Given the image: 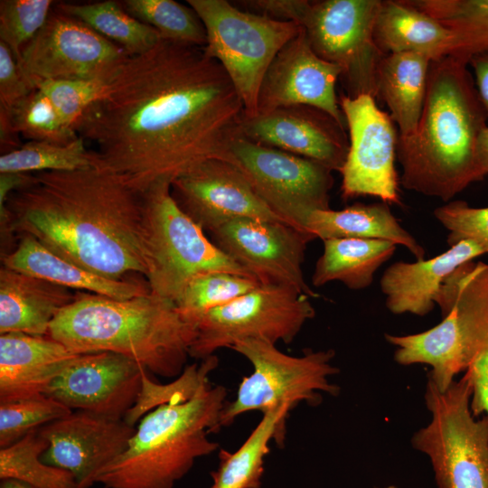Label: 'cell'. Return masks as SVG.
Listing matches in <instances>:
<instances>
[{"instance_id": "cell-15", "label": "cell", "mask_w": 488, "mask_h": 488, "mask_svg": "<svg viewBox=\"0 0 488 488\" xmlns=\"http://www.w3.org/2000/svg\"><path fill=\"white\" fill-rule=\"evenodd\" d=\"M211 241L263 285L290 287L310 298L319 295L306 283L303 263L314 238L281 221L239 219L210 232Z\"/></svg>"}, {"instance_id": "cell-2", "label": "cell", "mask_w": 488, "mask_h": 488, "mask_svg": "<svg viewBox=\"0 0 488 488\" xmlns=\"http://www.w3.org/2000/svg\"><path fill=\"white\" fill-rule=\"evenodd\" d=\"M1 255L33 237L58 256L113 280L146 274L144 197L100 165L32 174L0 202Z\"/></svg>"}, {"instance_id": "cell-26", "label": "cell", "mask_w": 488, "mask_h": 488, "mask_svg": "<svg viewBox=\"0 0 488 488\" xmlns=\"http://www.w3.org/2000/svg\"><path fill=\"white\" fill-rule=\"evenodd\" d=\"M305 230L315 239L355 238L391 241L405 247L417 260L424 259V248L393 215L389 203H355L334 211L317 210L306 219Z\"/></svg>"}, {"instance_id": "cell-44", "label": "cell", "mask_w": 488, "mask_h": 488, "mask_svg": "<svg viewBox=\"0 0 488 488\" xmlns=\"http://www.w3.org/2000/svg\"><path fill=\"white\" fill-rule=\"evenodd\" d=\"M308 2L307 0H248L237 3L245 6L248 11L282 22L295 23L300 26Z\"/></svg>"}, {"instance_id": "cell-37", "label": "cell", "mask_w": 488, "mask_h": 488, "mask_svg": "<svg viewBox=\"0 0 488 488\" xmlns=\"http://www.w3.org/2000/svg\"><path fill=\"white\" fill-rule=\"evenodd\" d=\"M219 363L214 354L184 368L175 380L161 384L155 382L144 371L142 383L135 405L127 411L124 421L136 427V423L144 416L159 406L170 403H182L192 398L203 386L210 383L209 375Z\"/></svg>"}, {"instance_id": "cell-34", "label": "cell", "mask_w": 488, "mask_h": 488, "mask_svg": "<svg viewBox=\"0 0 488 488\" xmlns=\"http://www.w3.org/2000/svg\"><path fill=\"white\" fill-rule=\"evenodd\" d=\"M48 446L35 428L13 445L0 448L1 480H16L33 488H77L70 472L42 461Z\"/></svg>"}, {"instance_id": "cell-36", "label": "cell", "mask_w": 488, "mask_h": 488, "mask_svg": "<svg viewBox=\"0 0 488 488\" xmlns=\"http://www.w3.org/2000/svg\"><path fill=\"white\" fill-rule=\"evenodd\" d=\"M125 10L155 29L163 40L204 47L206 31L191 6L174 0H125Z\"/></svg>"}, {"instance_id": "cell-17", "label": "cell", "mask_w": 488, "mask_h": 488, "mask_svg": "<svg viewBox=\"0 0 488 488\" xmlns=\"http://www.w3.org/2000/svg\"><path fill=\"white\" fill-rule=\"evenodd\" d=\"M144 371L138 362L118 353L79 354L44 395L71 410L121 420L136 401Z\"/></svg>"}, {"instance_id": "cell-13", "label": "cell", "mask_w": 488, "mask_h": 488, "mask_svg": "<svg viewBox=\"0 0 488 488\" xmlns=\"http://www.w3.org/2000/svg\"><path fill=\"white\" fill-rule=\"evenodd\" d=\"M128 57L122 47L53 6L17 64L35 89L44 80L109 81Z\"/></svg>"}, {"instance_id": "cell-5", "label": "cell", "mask_w": 488, "mask_h": 488, "mask_svg": "<svg viewBox=\"0 0 488 488\" xmlns=\"http://www.w3.org/2000/svg\"><path fill=\"white\" fill-rule=\"evenodd\" d=\"M227 390L211 383L189 400L159 406L140 419L127 449L96 477L105 488H174L194 462L219 448Z\"/></svg>"}, {"instance_id": "cell-48", "label": "cell", "mask_w": 488, "mask_h": 488, "mask_svg": "<svg viewBox=\"0 0 488 488\" xmlns=\"http://www.w3.org/2000/svg\"><path fill=\"white\" fill-rule=\"evenodd\" d=\"M377 488H399V487L394 485V484H389V485H386V486H383V487H377Z\"/></svg>"}, {"instance_id": "cell-24", "label": "cell", "mask_w": 488, "mask_h": 488, "mask_svg": "<svg viewBox=\"0 0 488 488\" xmlns=\"http://www.w3.org/2000/svg\"><path fill=\"white\" fill-rule=\"evenodd\" d=\"M4 267L67 287L117 299L150 293L146 280L103 277L58 256L33 237L17 238L15 248L1 256Z\"/></svg>"}, {"instance_id": "cell-42", "label": "cell", "mask_w": 488, "mask_h": 488, "mask_svg": "<svg viewBox=\"0 0 488 488\" xmlns=\"http://www.w3.org/2000/svg\"><path fill=\"white\" fill-rule=\"evenodd\" d=\"M33 89L10 49L0 42V110H10Z\"/></svg>"}, {"instance_id": "cell-31", "label": "cell", "mask_w": 488, "mask_h": 488, "mask_svg": "<svg viewBox=\"0 0 488 488\" xmlns=\"http://www.w3.org/2000/svg\"><path fill=\"white\" fill-rule=\"evenodd\" d=\"M54 7L119 45L129 56L142 54L162 40L155 29L129 14L121 2L59 3Z\"/></svg>"}, {"instance_id": "cell-6", "label": "cell", "mask_w": 488, "mask_h": 488, "mask_svg": "<svg viewBox=\"0 0 488 488\" xmlns=\"http://www.w3.org/2000/svg\"><path fill=\"white\" fill-rule=\"evenodd\" d=\"M171 183L159 180L143 192L145 278L150 293L175 303L189 281L202 273L223 271L255 278L181 210Z\"/></svg>"}, {"instance_id": "cell-14", "label": "cell", "mask_w": 488, "mask_h": 488, "mask_svg": "<svg viewBox=\"0 0 488 488\" xmlns=\"http://www.w3.org/2000/svg\"><path fill=\"white\" fill-rule=\"evenodd\" d=\"M339 104L349 136L348 153L340 170L343 198L370 195L399 203L400 183L395 168L399 134L389 114L369 94L343 95Z\"/></svg>"}, {"instance_id": "cell-20", "label": "cell", "mask_w": 488, "mask_h": 488, "mask_svg": "<svg viewBox=\"0 0 488 488\" xmlns=\"http://www.w3.org/2000/svg\"><path fill=\"white\" fill-rule=\"evenodd\" d=\"M346 130L319 108L291 106L244 117L240 136L340 172L349 149Z\"/></svg>"}, {"instance_id": "cell-41", "label": "cell", "mask_w": 488, "mask_h": 488, "mask_svg": "<svg viewBox=\"0 0 488 488\" xmlns=\"http://www.w3.org/2000/svg\"><path fill=\"white\" fill-rule=\"evenodd\" d=\"M435 218L448 230L450 246L472 240L488 254V207H472L464 201H450L434 211Z\"/></svg>"}, {"instance_id": "cell-19", "label": "cell", "mask_w": 488, "mask_h": 488, "mask_svg": "<svg viewBox=\"0 0 488 488\" xmlns=\"http://www.w3.org/2000/svg\"><path fill=\"white\" fill-rule=\"evenodd\" d=\"M339 66L319 57L303 31L275 56L262 80L257 114L278 108L310 106L319 108L346 128L336 95Z\"/></svg>"}, {"instance_id": "cell-33", "label": "cell", "mask_w": 488, "mask_h": 488, "mask_svg": "<svg viewBox=\"0 0 488 488\" xmlns=\"http://www.w3.org/2000/svg\"><path fill=\"white\" fill-rule=\"evenodd\" d=\"M100 165L81 138L66 143L29 141L0 156V174L73 171Z\"/></svg>"}, {"instance_id": "cell-46", "label": "cell", "mask_w": 488, "mask_h": 488, "mask_svg": "<svg viewBox=\"0 0 488 488\" xmlns=\"http://www.w3.org/2000/svg\"><path fill=\"white\" fill-rule=\"evenodd\" d=\"M476 162L481 179L488 175V126L481 132L476 146Z\"/></svg>"}, {"instance_id": "cell-35", "label": "cell", "mask_w": 488, "mask_h": 488, "mask_svg": "<svg viewBox=\"0 0 488 488\" xmlns=\"http://www.w3.org/2000/svg\"><path fill=\"white\" fill-rule=\"evenodd\" d=\"M259 285L255 278L234 273L206 272L191 279L174 304L183 318L198 325L211 310L233 301Z\"/></svg>"}, {"instance_id": "cell-4", "label": "cell", "mask_w": 488, "mask_h": 488, "mask_svg": "<svg viewBox=\"0 0 488 488\" xmlns=\"http://www.w3.org/2000/svg\"><path fill=\"white\" fill-rule=\"evenodd\" d=\"M48 336L74 353L111 352L173 378L186 367L197 325L183 317L174 302L151 293L117 299L78 292L52 321Z\"/></svg>"}, {"instance_id": "cell-23", "label": "cell", "mask_w": 488, "mask_h": 488, "mask_svg": "<svg viewBox=\"0 0 488 488\" xmlns=\"http://www.w3.org/2000/svg\"><path fill=\"white\" fill-rule=\"evenodd\" d=\"M74 298L71 289L2 266L0 334L48 336L52 321Z\"/></svg>"}, {"instance_id": "cell-18", "label": "cell", "mask_w": 488, "mask_h": 488, "mask_svg": "<svg viewBox=\"0 0 488 488\" xmlns=\"http://www.w3.org/2000/svg\"><path fill=\"white\" fill-rule=\"evenodd\" d=\"M136 431L124 419L72 411L38 428L49 444L41 459L70 472L77 488H90L99 471L127 449Z\"/></svg>"}, {"instance_id": "cell-25", "label": "cell", "mask_w": 488, "mask_h": 488, "mask_svg": "<svg viewBox=\"0 0 488 488\" xmlns=\"http://www.w3.org/2000/svg\"><path fill=\"white\" fill-rule=\"evenodd\" d=\"M373 39L382 55L415 52L432 61L449 55L453 44L447 28L406 0H380Z\"/></svg>"}, {"instance_id": "cell-16", "label": "cell", "mask_w": 488, "mask_h": 488, "mask_svg": "<svg viewBox=\"0 0 488 488\" xmlns=\"http://www.w3.org/2000/svg\"><path fill=\"white\" fill-rule=\"evenodd\" d=\"M171 193L181 210L209 233L239 219L287 223L260 199L235 164L222 159L203 161L179 175L171 183Z\"/></svg>"}, {"instance_id": "cell-28", "label": "cell", "mask_w": 488, "mask_h": 488, "mask_svg": "<svg viewBox=\"0 0 488 488\" xmlns=\"http://www.w3.org/2000/svg\"><path fill=\"white\" fill-rule=\"evenodd\" d=\"M385 339L396 347L394 360L397 363L429 365L431 371L427 377L440 389L449 387L455 380V377L466 370L454 307L439 324L428 330L406 335L386 333Z\"/></svg>"}, {"instance_id": "cell-38", "label": "cell", "mask_w": 488, "mask_h": 488, "mask_svg": "<svg viewBox=\"0 0 488 488\" xmlns=\"http://www.w3.org/2000/svg\"><path fill=\"white\" fill-rule=\"evenodd\" d=\"M71 412L70 408L45 395L0 404V448L13 445L31 430Z\"/></svg>"}, {"instance_id": "cell-11", "label": "cell", "mask_w": 488, "mask_h": 488, "mask_svg": "<svg viewBox=\"0 0 488 488\" xmlns=\"http://www.w3.org/2000/svg\"><path fill=\"white\" fill-rule=\"evenodd\" d=\"M380 0L309 1L300 26L313 51L340 67L345 96L377 99L380 59L373 26Z\"/></svg>"}, {"instance_id": "cell-1", "label": "cell", "mask_w": 488, "mask_h": 488, "mask_svg": "<svg viewBox=\"0 0 488 488\" xmlns=\"http://www.w3.org/2000/svg\"><path fill=\"white\" fill-rule=\"evenodd\" d=\"M242 101L203 47L161 40L129 56L77 124L100 166L140 192L209 159L229 162Z\"/></svg>"}, {"instance_id": "cell-32", "label": "cell", "mask_w": 488, "mask_h": 488, "mask_svg": "<svg viewBox=\"0 0 488 488\" xmlns=\"http://www.w3.org/2000/svg\"><path fill=\"white\" fill-rule=\"evenodd\" d=\"M453 35L449 55L465 60L488 47V0H406Z\"/></svg>"}, {"instance_id": "cell-8", "label": "cell", "mask_w": 488, "mask_h": 488, "mask_svg": "<svg viewBox=\"0 0 488 488\" xmlns=\"http://www.w3.org/2000/svg\"><path fill=\"white\" fill-rule=\"evenodd\" d=\"M206 31L205 53L217 61L239 96L246 117L257 114L264 75L277 52L302 32L282 22L236 7L226 0H187Z\"/></svg>"}, {"instance_id": "cell-10", "label": "cell", "mask_w": 488, "mask_h": 488, "mask_svg": "<svg viewBox=\"0 0 488 488\" xmlns=\"http://www.w3.org/2000/svg\"><path fill=\"white\" fill-rule=\"evenodd\" d=\"M314 314L307 296L287 286L260 284L203 315L190 356L202 361L245 339L289 343Z\"/></svg>"}, {"instance_id": "cell-3", "label": "cell", "mask_w": 488, "mask_h": 488, "mask_svg": "<svg viewBox=\"0 0 488 488\" xmlns=\"http://www.w3.org/2000/svg\"><path fill=\"white\" fill-rule=\"evenodd\" d=\"M486 126L468 62L452 55L431 61L418 126L412 134L398 137L400 184L450 202L472 183L482 180L476 146Z\"/></svg>"}, {"instance_id": "cell-22", "label": "cell", "mask_w": 488, "mask_h": 488, "mask_svg": "<svg viewBox=\"0 0 488 488\" xmlns=\"http://www.w3.org/2000/svg\"><path fill=\"white\" fill-rule=\"evenodd\" d=\"M485 254L472 240H462L432 258L415 262H395L380 280L385 305L394 314H428L446 278L463 264Z\"/></svg>"}, {"instance_id": "cell-43", "label": "cell", "mask_w": 488, "mask_h": 488, "mask_svg": "<svg viewBox=\"0 0 488 488\" xmlns=\"http://www.w3.org/2000/svg\"><path fill=\"white\" fill-rule=\"evenodd\" d=\"M465 374L472 386L471 410L476 418L488 417V340L470 357Z\"/></svg>"}, {"instance_id": "cell-29", "label": "cell", "mask_w": 488, "mask_h": 488, "mask_svg": "<svg viewBox=\"0 0 488 488\" xmlns=\"http://www.w3.org/2000/svg\"><path fill=\"white\" fill-rule=\"evenodd\" d=\"M324 241V251L317 259L312 284L320 287L339 281L352 290L367 288L375 272L396 250L391 241L375 239L341 238Z\"/></svg>"}, {"instance_id": "cell-47", "label": "cell", "mask_w": 488, "mask_h": 488, "mask_svg": "<svg viewBox=\"0 0 488 488\" xmlns=\"http://www.w3.org/2000/svg\"><path fill=\"white\" fill-rule=\"evenodd\" d=\"M0 488H33V487L16 480L6 479V480H2Z\"/></svg>"}, {"instance_id": "cell-27", "label": "cell", "mask_w": 488, "mask_h": 488, "mask_svg": "<svg viewBox=\"0 0 488 488\" xmlns=\"http://www.w3.org/2000/svg\"><path fill=\"white\" fill-rule=\"evenodd\" d=\"M431 58L415 52L384 55L376 76L377 99L389 109L399 135L412 134L422 112Z\"/></svg>"}, {"instance_id": "cell-7", "label": "cell", "mask_w": 488, "mask_h": 488, "mask_svg": "<svg viewBox=\"0 0 488 488\" xmlns=\"http://www.w3.org/2000/svg\"><path fill=\"white\" fill-rule=\"evenodd\" d=\"M465 374L446 389L427 377L425 404L431 418L411 438L429 459L437 488H488V417L471 410Z\"/></svg>"}, {"instance_id": "cell-12", "label": "cell", "mask_w": 488, "mask_h": 488, "mask_svg": "<svg viewBox=\"0 0 488 488\" xmlns=\"http://www.w3.org/2000/svg\"><path fill=\"white\" fill-rule=\"evenodd\" d=\"M229 155L260 199L293 227L305 231L313 211L330 209L333 177L327 167L242 136L232 142Z\"/></svg>"}, {"instance_id": "cell-30", "label": "cell", "mask_w": 488, "mask_h": 488, "mask_svg": "<svg viewBox=\"0 0 488 488\" xmlns=\"http://www.w3.org/2000/svg\"><path fill=\"white\" fill-rule=\"evenodd\" d=\"M291 407L281 405L262 413V418L235 452L221 450L220 464L211 473V488H260L269 442L282 445Z\"/></svg>"}, {"instance_id": "cell-21", "label": "cell", "mask_w": 488, "mask_h": 488, "mask_svg": "<svg viewBox=\"0 0 488 488\" xmlns=\"http://www.w3.org/2000/svg\"><path fill=\"white\" fill-rule=\"evenodd\" d=\"M78 355L49 336L0 334V404L44 396Z\"/></svg>"}, {"instance_id": "cell-40", "label": "cell", "mask_w": 488, "mask_h": 488, "mask_svg": "<svg viewBox=\"0 0 488 488\" xmlns=\"http://www.w3.org/2000/svg\"><path fill=\"white\" fill-rule=\"evenodd\" d=\"M108 82L101 80H55L41 81L35 88L50 99L63 125L77 133L80 118Z\"/></svg>"}, {"instance_id": "cell-45", "label": "cell", "mask_w": 488, "mask_h": 488, "mask_svg": "<svg viewBox=\"0 0 488 488\" xmlns=\"http://www.w3.org/2000/svg\"><path fill=\"white\" fill-rule=\"evenodd\" d=\"M474 70V84L488 123V47L474 53L468 60Z\"/></svg>"}, {"instance_id": "cell-39", "label": "cell", "mask_w": 488, "mask_h": 488, "mask_svg": "<svg viewBox=\"0 0 488 488\" xmlns=\"http://www.w3.org/2000/svg\"><path fill=\"white\" fill-rule=\"evenodd\" d=\"M55 3L51 0H1L0 42L18 62L23 47L42 29Z\"/></svg>"}, {"instance_id": "cell-9", "label": "cell", "mask_w": 488, "mask_h": 488, "mask_svg": "<svg viewBox=\"0 0 488 488\" xmlns=\"http://www.w3.org/2000/svg\"><path fill=\"white\" fill-rule=\"evenodd\" d=\"M230 349L245 357L253 371L242 379L235 399L225 404L219 430L247 412L263 413L281 405L294 408L300 402L316 405L320 392L336 396L340 391L330 380L339 372L333 364V350H307L300 356H291L265 339L238 341Z\"/></svg>"}]
</instances>
